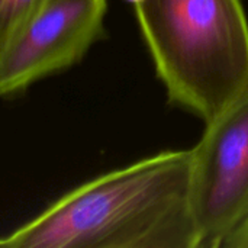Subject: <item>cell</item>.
I'll list each match as a JSON object with an SVG mask.
<instances>
[{
    "mask_svg": "<svg viewBox=\"0 0 248 248\" xmlns=\"http://www.w3.org/2000/svg\"><path fill=\"white\" fill-rule=\"evenodd\" d=\"M248 247V218L243 221L222 243V248Z\"/></svg>",
    "mask_w": 248,
    "mask_h": 248,
    "instance_id": "6",
    "label": "cell"
},
{
    "mask_svg": "<svg viewBox=\"0 0 248 248\" xmlns=\"http://www.w3.org/2000/svg\"><path fill=\"white\" fill-rule=\"evenodd\" d=\"M129 1H132V3H137V1H140V0H129Z\"/></svg>",
    "mask_w": 248,
    "mask_h": 248,
    "instance_id": "7",
    "label": "cell"
},
{
    "mask_svg": "<svg viewBox=\"0 0 248 248\" xmlns=\"http://www.w3.org/2000/svg\"><path fill=\"white\" fill-rule=\"evenodd\" d=\"M42 0H0V52Z\"/></svg>",
    "mask_w": 248,
    "mask_h": 248,
    "instance_id": "5",
    "label": "cell"
},
{
    "mask_svg": "<svg viewBox=\"0 0 248 248\" xmlns=\"http://www.w3.org/2000/svg\"><path fill=\"white\" fill-rule=\"evenodd\" d=\"M134 7L173 103L209 122L248 93L241 0H140Z\"/></svg>",
    "mask_w": 248,
    "mask_h": 248,
    "instance_id": "2",
    "label": "cell"
},
{
    "mask_svg": "<svg viewBox=\"0 0 248 248\" xmlns=\"http://www.w3.org/2000/svg\"><path fill=\"white\" fill-rule=\"evenodd\" d=\"M205 124L190 150V214L198 248H221L248 218V93Z\"/></svg>",
    "mask_w": 248,
    "mask_h": 248,
    "instance_id": "3",
    "label": "cell"
},
{
    "mask_svg": "<svg viewBox=\"0 0 248 248\" xmlns=\"http://www.w3.org/2000/svg\"><path fill=\"white\" fill-rule=\"evenodd\" d=\"M106 0H42L0 52V96L78 62L102 36Z\"/></svg>",
    "mask_w": 248,
    "mask_h": 248,
    "instance_id": "4",
    "label": "cell"
},
{
    "mask_svg": "<svg viewBox=\"0 0 248 248\" xmlns=\"http://www.w3.org/2000/svg\"><path fill=\"white\" fill-rule=\"evenodd\" d=\"M190 150L164 151L65 193L1 248H198Z\"/></svg>",
    "mask_w": 248,
    "mask_h": 248,
    "instance_id": "1",
    "label": "cell"
}]
</instances>
